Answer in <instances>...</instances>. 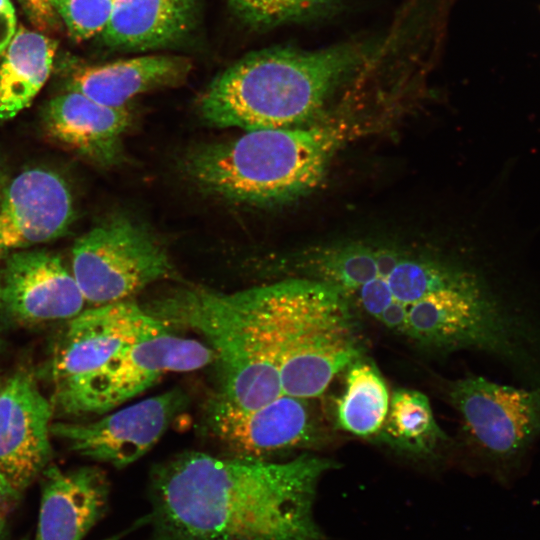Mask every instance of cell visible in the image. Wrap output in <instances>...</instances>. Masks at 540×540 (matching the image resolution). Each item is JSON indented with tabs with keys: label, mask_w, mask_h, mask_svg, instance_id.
<instances>
[{
	"label": "cell",
	"mask_w": 540,
	"mask_h": 540,
	"mask_svg": "<svg viewBox=\"0 0 540 540\" xmlns=\"http://www.w3.org/2000/svg\"><path fill=\"white\" fill-rule=\"evenodd\" d=\"M337 467L310 453L265 461L182 452L151 473V540H324L314 503Z\"/></svg>",
	"instance_id": "1"
},
{
	"label": "cell",
	"mask_w": 540,
	"mask_h": 540,
	"mask_svg": "<svg viewBox=\"0 0 540 540\" xmlns=\"http://www.w3.org/2000/svg\"><path fill=\"white\" fill-rule=\"evenodd\" d=\"M367 53L359 43L251 52L209 84L199 101L200 115L211 126L244 131L310 124Z\"/></svg>",
	"instance_id": "2"
},
{
	"label": "cell",
	"mask_w": 540,
	"mask_h": 540,
	"mask_svg": "<svg viewBox=\"0 0 540 540\" xmlns=\"http://www.w3.org/2000/svg\"><path fill=\"white\" fill-rule=\"evenodd\" d=\"M345 133L337 125L245 131L201 145L184 159V171L202 191L225 201L272 207L312 192L322 181Z\"/></svg>",
	"instance_id": "3"
},
{
	"label": "cell",
	"mask_w": 540,
	"mask_h": 540,
	"mask_svg": "<svg viewBox=\"0 0 540 540\" xmlns=\"http://www.w3.org/2000/svg\"><path fill=\"white\" fill-rule=\"evenodd\" d=\"M284 354L279 365L282 392L311 400L362 355L349 299L313 278H289L281 285Z\"/></svg>",
	"instance_id": "4"
},
{
	"label": "cell",
	"mask_w": 540,
	"mask_h": 540,
	"mask_svg": "<svg viewBox=\"0 0 540 540\" xmlns=\"http://www.w3.org/2000/svg\"><path fill=\"white\" fill-rule=\"evenodd\" d=\"M147 310L173 329H190L204 337L218 369V396L250 409L284 395L277 367L222 293L184 288L161 297Z\"/></svg>",
	"instance_id": "5"
},
{
	"label": "cell",
	"mask_w": 540,
	"mask_h": 540,
	"mask_svg": "<svg viewBox=\"0 0 540 540\" xmlns=\"http://www.w3.org/2000/svg\"><path fill=\"white\" fill-rule=\"evenodd\" d=\"M471 450L493 474L515 476L540 438V385L514 387L468 376L449 385Z\"/></svg>",
	"instance_id": "6"
},
{
	"label": "cell",
	"mask_w": 540,
	"mask_h": 540,
	"mask_svg": "<svg viewBox=\"0 0 540 540\" xmlns=\"http://www.w3.org/2000/svg\"><path fill=\"white\" fill-rule=\"evenodd\" d=\"M172 271L169 256L155 236L122 214L90 229L72 249V274L91 306L128 300Z\"/></svg>",
	"instance_id": "7"
},
{
	"label": "cell",
	"mask_w": 540,
	"mask_h": 540,
	"mask_svg": "<svg viewBox=\"0 0 540 540\" xmlns=\"http://www.w3.org/2000/svg\"><path fill=\"white\" fill-rule=\"evenodd\" d=\"M214 362L212 349L181 337L166 325L128 345L58 410L102 415L137 397L171 372L201 369Z\"/></svg>",
	"instance_id": "8"
},
{
	"label": "cell",
	"mask_w": 540,
	"mask_h": 540,
	"mask_svg": "<svg viewBox=\"0 0 540 540\" xmlns=\"http://www.w3.org/2000/svg\"><path fill=\"white\" fill-rule=\"evenodd\" d=\"M164 326L128 300L91 306L70 319L52 359L53 407L63 405L128 345Z\"/></svg>",
	"instance_id": "9"
},
{
	"label": "cell",
	"mask_w": 540,
	"mask_h": 540,
	"mask_svg": "<svg viewBox=\"0 0 540 540\" xmlns=\"http://www.w3.org/2000/svg\"><path fill=\"white\" fill-rule=\"evenodd\" d=\"M186 393L172 388L86 423L57 422L51 435L72 451L116 468L128 466L149 452L185 410Z\"/></svg>",
	"instance_id": "10"
},
{
	"label": "cell",
	"mask_w": 540,
	"mask_h": 540,
	"mask_svg": "<svg viewBox=\"0 0 540 540\" xmlns=\"http://www.w3.org/2000/svg\"><path fill=\"white\" fill-rule=\"evenodd\" d=\"M204 423L229 456L249 460H272L307 446L316 435L308 400L286 395L247 409L215 394L206 405Z\"/></svg>",
	"instance_id": "11"
},
{
	"label": "cell",
	"mask_w": 540,
	"mask_h": 540,
	"mask_svg": "<svg viewBox=\"0 0 540 540\" xmlns=\"http://www.w3.org/2000/svg\"><path fill=\"white\" fill-rule=\"evenodd\" d=\"M86 301L62 259L46 250L7 257L0 277V305L16 322L35 325L70 320Z\"/></svg>",
	"instance_id": "12"
},
{
	"label": "cell",
	"mask_w": 540,
	"mask_h": 540,
	"mask_svg": "<svg viewBox=\"0 0 540 540\" xmlns=\"http://www.w3.org/2000/svg\"><path fill=\"white\" fill-rule=\"evenodd\" d=\"M53 408L25 372L0 387V473L19 492L46 469Z\"/></svg>",
	"instance_id": "13"
},
{
	"label": "cell",
	"mask_w": 540,
	"mask_h": 540,
	"mask_svg": "<svg viewBox=\"0 0 540 540\" xmlns=\"http://www.w3.org/2000/svg\"><path fill=\"white\" fill-rule=\"evenodd\" d=\"M73 219L66 181L52 170H25L6 186L0 203V253L57 239Z\"/></svg>",
	"instance_id": "14"
},
{
	"label": "cell",
	"mask_w": 540,
	"mask_h": 540,
	"mask_svg": "<svg viewBox=\"0 0 540 540\" xmlns=\"http://www.w3.org/2000/svg\"><path fill=\"white\" fill-rule=\"evenodd\" d=\"M130 123L127 107L107 106L73 90L53 98L43 115L52 141L101 166L121 160Z\"/></svg>",
	"instance_id": "15"
},
{
	"label": "cell",
	"mask_w": 540,
	"mask_h": 540,
	"mask_svg": "<svg viewBox=\"0 0 540 540\" xmlns=\"http://www.w3.org/2000/svg\"><path fill=\"white\" fill-rule=\"evenodd\" d=\"M35 540H82L105 512L109 483L97 467L44 470Z\"/></svg>",
	"instance_id": "16"
},
{
	"label": "cell",
	"mask_w": 540,
	"mask_h": 540,
	"mask_svg": "<svg viewBox=\"0 0 540 540\" xmlns=\"http://www.w3.org/2000/svg\"><path fill=\"white\" fill-rule=\"evenodd\" d=\"M190 70V60L182 56L144 55L79 68L68 90L107 106L126 107L135 96L182 82Z\"/></svg>",
	"instance_id": "17"
},
{
	"label": "cell",
	"mask_w": 540,
	"mask_h": 540,
	"mask_svg": "<svg viewBox=\"0 0 540 540\" xmlns=\"http://www.w3.org/2000/svg\"><path fill=\"white\" fill-rule=\"evenodd\" d=\"M198 0H116L102 32L120 50L146 51L184 39L195 22Z\"/></svg>",
	"instance_id": "18"
},
{
	"label": "cell",
	"mask_w": 540,
	"mask_h": 540,
	"mask_svg": "<svg viewBox=\"0 0 540 540\" xmlns=\"http://www.w3.org/2000/svg\"><path fill=\"white\" fill-rule=\"evenodd\" d=\"M57 44L42 33L20 27L0 63V120L27 108L47 81Z\"/></svg>",
	"instance_id": "19"
},
{
	"label": "cell",
	"mask_w": 540,
	"mask_h": 540,
	"mask_svg": "<svg viewBox=\"0 0 540 540\" xmlns=\"http://www.w3.org/2000/svg\"><path fill=\"white\" fill-rule=\"evenodd\" d=\"M374 437L398 453L422 459L431 457L446 439L428 397L410 388L394 390L384 423Z\"/></svg>",
	"instance_id": "20"
},
{
	"label": "cell",
	"mask_w": 540,
	"mask_h": 540,
	"mask_svg": "<svg viewBox=\"0 0 540 540\" xmlns=\"http://www.w3.org/2000/svg\"><path fill=\"white\" fill-rule=\"evenodd\" d=\"M390 403L383 376L374 363L363 356L347 368L345 389L338 399V426L358 437H374L381 429Z\"/></svg>",
	"instance_id": "21"
},
{
	"label": "cell",
	"mask_w": 540,
	"mask_h": 540,
	"mask_svg": "<svg viewBox=\"0 0 540 540\" xmlns=\"http://www.w3.org/2000/svg\"><path fill=\"white\" fill-rule=\"evenodd\" d=\"M248 26L270 29L281 24L323 16L336 8V0H227Z\"/></svg>",
	"instance_id": "22"
},
{
	"label": "cell",
	"mask_w": 540,
	"mask_h": 540,
	"mask_svg": "<svg viewBox=\"0 0 540 540\" xmlns=\"http://www.w3.org/2000/svg\"><path fill=\"white\" fill-rule=\"evenodd\" d=\"M116 0H54L59 17L70 36L78 41L102 33L112 14Z\"/></svg>",
	"instance_id": "23"
},
{
	"label": "cell",
	"mask_w": 540,
	"mask_h": 540,
	"mask_svg": "<svg viewBox=\"0 0 540 540\" xmlns=\"http://www.w3.org/2000/svg\"><path fill=\"white\" fill-rule=\"evenodd\" d=\"M24 13L35 28L41 31L59 27V16L54 0H18Z\"/></svg>",
	"instance_id": "24"
},
{
	"label": "cell",
	"mask_w": 540,
	"mask_h": 540,
	"mask_svg": "<svg viewBox=\"0 0 540 540\" xmlns=\"http://www.w3.org/2000/svg\"><path fill=\"white\" fill-rule=\"evenodd\" d=\"M407 308L401 303L392 302L377 319L386 328L404 335L407 328Z\"/></svg>",
	"instance_id": "25"
},
{
	"label": "cell",
	"mask_w": 540,
	"mask_h": 540,
	"mask_svg": "<svg viewBox=\"0 0 540 540\" xmlns=\"http://www.w3.org/2000/svg\"><path fill=\"white\" fill-rule=\"evenodd\" d=\"M16 33L15 10L10 0H0V53Z\"/></svg>",
	"instance_id": "26"
},
{
	"label": "cell",
	"mask_w": 540,
	"mask_h": 540,
	"mask_svg": "<svg viewBox=\"0 0 540 540\" xmlns=\"http://www.w3.org/2000/svg\"><path fill=\"white\" fill-rule=\"evenodd\" d=\"M20 492L0 473V537L5 530L9 514L13 511Z\"/></svg>",
	"instance_id": "27"
},
{
	"label": "cell",
	"mask_w": 540,
	"mask_h": 540,
	"mask_svg": "<svg viewBox=\"0 0 540 540\" xmlns=\"http://www.w3.org/2000/svg\"><path fill=\"white\" fill-rule=\"evenodd\" d=\"M6 186L7 185L5 184V176L2 169L0 168V203L2 201Z\"/></svg>",
	"instance_id": "28"
}]
</instances>
